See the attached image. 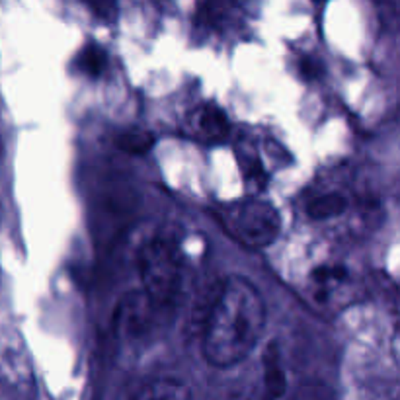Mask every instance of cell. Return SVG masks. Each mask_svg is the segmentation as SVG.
<instances>
[{"label":"cell","instance_id":"cell-4","mask_svg":"<svg viewBox=\"0 0 400 400\" xmlns=\"http://www.w3.org/2000/svg\"><path fill=\"white\" fill-rule=\"evenodd\" d=\"M188 127L192 135L203 143H221L229 137L230 131L229 117L215 103H203L195 108L188 119Z\"/></svg>","mask_w":400,"mask_h":400},{"label":"cell","instance_id":"cell-9","mask_svg":"<svg viewBox=\"0 0 400 400\" xmlns=\"http://www.w3.org/2000/svg\"><path fill=\"white\" fill-rule=\"evenodd\" d=\"M117 147L127 154H145L154 147V135L147 129H127L117 137Z\"/></svg>","mask_w":400,"mask_h":400},{"label":"cell","instance_id":"cell-3","mask_svg":"<svg viewBox=\"0 0 400 400\" xmlns=\"http://www.w3.org/2000/svg\"><path fill=\"white\" fill-rule=\"evenodd\" d=\"M227 227L240 244L248 248H266L279 237L281 217L272 203L262 199H244L227 209Z\"/></svg>","mask_w":400,"mask_h":400},{"label":"cell","instance_id":"cell-12","mask_svg":"<svg viewBox=\"0 0 400 400\" xmlns=\"http://www.w3.org/2000/svg\"><path fill=\"white\" fill-rule=\"evenodd\" d=\"M295 400H334L332 392L324 387H303Z\"/></svg>","mask_w":400,"mask_h":400},{"label":"cell","instance_id":"cell-7","mask_svg":"<svg viewBox=\"0 0 400 400\" xmlns=\"http://www.w3.org/2000/svg\"><path fill=\"white\" fill-rule=\"evenodd\" d=\"M350 272L340 263H322L310 272V283L314 286L319 295H330L343 283H348Z\"/></svg>","mask_w":400,"mask_h":400},{"label":"cell","instance_id":"cell-2","mask_svg":"<svg viewBox=\"0 0 400 400\" xmlns=\"http://www.w3.org/2000/svg\"><path fill=\"white\" fill-rule=\"evenodd\" d=\"M139 274L143 281V295L154 307L166 309L174 305L183 281L182 254L168 239H152L139 254Z\"/></svg>","mask_w":400,"mask_h":400},{"label":"cell","instance_id":"cell-5","mask_svg":"<svg viewBox=\"0 0 400 400\" xmlns=\"http://www.w3.org/2000/svg\"><path fill=\"white\" fill-rule=\"evenodd\" d=\"M133 400H192V390L180 379L164 377L149 383Z\"/></svg>","mask_w":400,"mask_h":400},{"label":"cell","instance_id":"cell-10","mask_svg":"<svg viewBox=\"0 0 400 400\" xmlns=\"http://www.w3.org/2000/svg\"><path fill=\"white\" fill-rule=\"evenodd\" d=\"M77 67H79L84 74L88 77H100L106 67H108V55L103 51L102 47L96 46V43H90L86 46L79 55H77Z\"/></svg>","mask_w":400,"mask_h":400},{"label":"cell","instance_id":"cell-1","mask_svg":"<svg viewBox=\"0 0 400 400\" xmlns=\"http://www.w3.org/2000/svg\"><path fill=\"white\" fill-rule=\"evenodd\" d=\"M266 305L250 279L230 275L223 281L209 310L203 332V354L215 367H232L246 359L260 342Z\"/></svg>","mask_w":400,"mask_h":400},{"label":"cell","instance_id":"cell-8","mask_svg":"<svg viewBox=\"0 0 400 400\" xmlns=\"http://www.w3.org/2000/svg\"><path fill=\"white\" fill-rule=\"evenodd\" d=\"M348 209H350V199L346 195L340 192H328L314 197L307 207V213L310 219L326 221V219L342 217Z\"/></svg>","mask_w":400,"mask_h":400},{"label":"cell","instance_id":"cell-11","mask_svg":"<svg viewBox=\"0 0 400 400\" xmlns=\"http://www.w3.org/2000/svg\"><path fill=\"white\" fill-rule=\"evenodd\" d=\"M240 162H242V176L246 182L256 183V186H262L266 182V172H263L260 159L244 152V154H240Z\"/></svg>","mask_w":400,"mask_h":400},{"label":"cell","instance_id":"cell-6","mask_svg":"<svg viewBox=\"0 0 400 400\" xmlns=\"http://www.w3.org/2000/svg\"><path fill=\"white\" fill-rule=\"evenodd\" d=\"M263 385L270 400L281 399L286 394L287 379L275 346H270L263 354Z\"/></svg>","mask_w":400,"mask_h":400}]
</instances>
